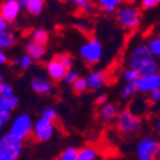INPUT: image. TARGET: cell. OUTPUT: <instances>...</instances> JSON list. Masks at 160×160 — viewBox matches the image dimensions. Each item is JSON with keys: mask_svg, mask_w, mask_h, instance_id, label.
Here are the masks:
<instances>
[{"mask_svg": "<svg viewBox=\"0 0 160 160\" xmlns=\"http://www.w3.org/2000/svg\"><path fill=\"white\" fill-rule=\"evenodd\" d=\"M128 68L137 71L141 77L160 73V64L148 44H138L132 49L128 57Z\"/></svg>", "mask_w": 160, "mask_h": 160, "instance_id": "1", "label": "cell"}, {"mask_svg": "<svg viewBox=\"0 0 160 160\" xmlns=\"http://www.w3.org/2000/svg\"><path fill=\"white\" fill-rule=\"evenodd\" d=\"M115 18H117V22L124 30L133 31L140 26V21H141L140 8L132 3H123L118 8L115 13Z\"/></svg>", "mask_w": 160, "mask_h": 160, "instance_id": "2", "label": "cell"}, {"mask_svg": "<svg viewBox=\"0 0 160 160\" xmlns=\"http://www.w3.org/2000/svg\"><path fill=\"white\" fill-rule=\"evenodd\" d=\"M117 126H118V129L121 131L123 135L133 136V135H137L141 131L142 121L140 117L135 115L129 109H126L118 114Z\"/></svg>", "mask_w": 160, "mask_h": 160, "instance_id": "3", "label": "cell"}, {"mask_svg": "<svg viewBox=\"0 0 160 160\" xmlns=\"http://www.w3.org/2000/svg\"><path fill=\"white\" fill-rule=\"evenodd\" d=\"M32 131H33L32 118L28 114H19L12 122L9 132L21 141H26L30 137H32Z\"/></svg>", "mask_w": 160, "mask_h": 160, "instance_id": "4", "label": "cell"}, {"mask_svg": "<svg viewBox=\"0 0 160 160\" xmlns=\"http://www.w3.org/2000/svg\"><path fill=\"white\" fill-rule=\"evenodd\" d=\"M23 151V141L7 132L0 137V154L9 158H19Z\"/></svg>", "mask_w": 160, "mask_h": 160, "instance_id": "5", "label": "cell"}, {"mask_svg": "<svg viewBox=\"0 0 160 160\" xmlns=\"http://www.w3.org/2000/svg\"><path fill=\"white\" fill-rule=\"evenodd\" d=\"M159 148V141L151 136H145L136 145L137 160H155Z\"/></svg>", "mask_w": 160, "mask_h": 160, "instance_id": "6", "label": "cell"}, {"mask_svg": "<svg viewBox=\"0 0 160 160\" xmlns=\"http://www.w3.org/2000/svg\"><path fill=\"white\" fill-rule=\"evenodd\" d=\"M79 54L82 59L88 64H96L101 60L102 57V45L99 40L96 38H90L86 41L81 49H79Z\"/></svg>", "mask_w": 160, "mask_h": 160, "instance_id": "7", "label": "cell"}, {"mask_svg": "<svg viewBox=\"0 0 160 160\" xmlns=\"http://www.w3.org/2000/svg\"><path fill=\"white\" fill-rule=\"evenodd\" d=\"M54 132H55V124L45 119L44 117H40L33 124L32 138L36 140L37 142H45L54 136Z\"/></svg>", "mask_w": 160, "mask_h": 160, "instance_id": "8", "label": "cell"}, {"mask_svg": "<svg viewBox=\"0 0 160 160\" xmlns=\"http://www.w3.org/2000/svg\"><path fill=\"white\" fill-rule=\"evenodd\" d=\"M18 96L10 85L4 83L0 86V109L12 113V110H14L18 106Z\"/></svg>", "mask_w": 160, "mask_h": 160, "instance_id": "9", "label": "cell"}, {"mask_svg": "<svg viewBox=\"0 0 160 160\" xmlns=\"http://www.w3.org/2000/svg\"><path fill=\"white\" fill-rule=\"evenodd\" d=\"M160 90V73L152 76L140 77L137 82V91L141 94H151V92Z\"/></svg>", "mask_w": 160, "mask_h": 160, "instance_id": "10", "label": "cell"}, {"mask_svg": "<svg viewBox=\"0 0 160 160\" xmlns=\"http://www.w3.org/2000/svg\"><path fill=\"white\" fill-rule=\"evenodd\" d=\"M21 10L18 0H5L0 4V16L4 17L9 23L18 18Z\"/></svg>", "mask_w": 160, "mask_h": 160, "instance_id": "11", "label": "cell"}, {"mask_svg": "<svg viewBox=\"0 0 160 160\" xmlns=\"http://www.w3.org/2000/svg\"><path fill=\"white\" fill-rule=\"evenodd\" d=\"M46 72H48V76L50 77L51 81L60 82V81H63V79H64L67 69L55 58H52L51 60H49L46 63Z\"/></svg>", "mask_w": 160, "mask_h": 160, "instance_id": "12", "label": "cell"}, {"mask_svg": "<svg viewBox=\"0 0 160 160\" xmlns=\"http://www.w3.org/2000/svg\"><path fill=\"white\" fill-rule=\"evenodd\" d=\"M31 88L33 92L38 95H46L50 94L51 90H52V83L50 79L42 77V76H35L31 79Z\"/></svg>", "mask_w": 160, "mask_h": 160, "instance_id": "13", "label": "cell"}, {"mask_svg": "<svg viewBox=\"0 0 160 160\" xmlns=\"http://www.w3.org/2000/svg\"><path fill=\"white\" fill-rule=\"evenodd\" d=\"M106 82H108V76L102 71H95L91 72L87 77V83H88V88L91 91H98L100 88H102Z\"/></svg>", "mask_w": 160, "mask_h": 160, "instance_id": "14", "label": "cell"}, {"mask_svg": "<svg viewBox=\"0 0 160 160\" xmlns=\"http://www.w3.org/2000/svg\"><path fill=\"white\" fill-rule=\"evenodd\" d=\"M118 115V108L117 105L113 102H106L100 106L99 109V118L102 122H109L112 119H114Z\"/></svg>", "mask_w": 160, "mask_h": 160, "instance_id": "15", "label": "cell"}, {"mask_svg": "<svg viewBox=\"0 0 160 160\" xmlns=\"http://www.w3.org/2000/svg\"><path fill=\"white\" fill-rule=\"evenodd\" d=\"M26 54L30 55L33 60H40L41 58H44L45 52H46V49L44 45H40V44H36L33 41H30L26 44Z\"/></svg>", "mask_w": 160, "mask_h": 160, "instance_id": "16", "label": "cell"}, {"mask_svg": "<svg viewBox=\"0 0 160 160\" xmlns=\"http://www.w3.org/2000/svg\"><path fill=\"white\" fill-rule=\"evenodd\" d=\"M121 2L119 0H99V2H96V7L102 10L104 13H106V14H113V13H117L118 8L121 7Z\"/></svg>", "mask_w": 160, "mask_h": 160, "instance_id": "17", "label": "cell"}, {"mask_svg": "<svg viewBox=\"0 0 160 160\" xmlns=\"http://www.w3.org/2000/svg\"><path fill=\"white\" fill-rule=\"evenodd\" d=\"M31 41L40 44V45H46L49 41V32L44 28H37L35 31H32L31 33Z\"/></svg>", "mask_w": 160, "mask_h": 160, "instance_id": "18", "label": "cell"}, {"mask_svg": "<svg viewBox=\"0 0 160 160\" xmlns=\"http://www.w3.org/2000/svg\"><path fill=\"white\" fill-rule=\"evenodd\" d=\"M16 45V36L9 31L0 32V49H10Z\"/></svg>", "mask_w": 160, "mask_h": 160, "instance_id": "19", "label": "cell"}, {"mask_svg": "<svg viewBox=\"0 0 160 160\" xmlns=\"http://www.w3.org/2000/svg\"><path fill=\"white\" fill-rule=\"evenodd\" d=\"M98 151L95 148L91 146H83L82 149L78 150V160H96Z\"/></svg>", "mask_w": 160, "mask_h": 160, "instance_id": "20", "label": "cell"}, {"mask_svg": "<svg viewBox=\"0 0 160 160\" xmlns=\"http://www.w3.org/2000/svg\"><path fill=\"white\" fill-rule=\"evenodd\" d=\"M44 5H45V3L42 0H28L26 10H27L31 16H38L40 13L44 10Z\"/></svg>", "mask_w": 160, "mask_h": 160, "instance_id": "21", "label": "cell"}, {"mask_svg": "<svg viewBox=\"0 0 160 160\" xmlns=\"http://www.w3.org/2000/svg\"><path fill=\"white\" fill-rule=\"evenodd\" d=\"M137 92V85H133V83H126L122 90H121V96L124 100H129L131 98H133Z\"/></svg>", "mask_w": 160, "mask_h": 160, "instance_id": "22", "label": "cell"}, {"mask_svg": "<svg viewBox=\"0 0 160 160\" xmlns=\"http://www.w3.org/2000/svg\"><path fill=\"white\" fill-rule=\"evenodd\" d=\"M140 77H141V76H140V73H138L137 71L131 69V68L124 69V72H123V79L126 81V83H133V85H137Z\"/></svg>", "mask_w": 160, "mask_h": 160, "instance_id": "23", "label": "cell"}, {"mask_svg": "<svg viewBox=\"0 0 160 160\" xmlns=\"http://www.w3.org/2000/svg\"><path fill=\"white\" fill-rule=\"evenodd\" d=\"M87 88H88V83H87V78L85 77H78L76 82L72 85V90L74 94H82Z\"/></svg>", "mask_w": 160, "mask_h": 160, "instance_id": "24", "label": "cell"}, {"mask_svg": "<svg viewBox=\"0 0 160 160\" xmlns=\"http://www.w3.org/2000/svg\"><path fill=\"white\" fill-rule=\"evenodd\" d=\"M54 58L64 67L67 71L72 69V67H73V58H72L69 54H67V52H60V54L55 55Z\"/></svg>", "mask_w": 160, "mask_h": 160, "instance_id": "25", "label": "cell"}, {"mask_svg": "<svg viewBox=\"0 0 160 160\" xmlns=\"http://www.w3.org/2000/svg\"><path fill=\"white\" fill-rule=\"evenodd\" d=\"M58 160H78V149L67 148L58 158Z\"/></svg>", "mask_w": 160, "mask_h": 160, "instance_id": "26", "label": "cell"}, {"mask_svg": "<svg viewBox=\"0 0 160 160\" xmlns=\"http://www.w3.org/2000/svg\"><path fill=\"white\" fill-rule=\"evenodd\" d=\"M21 69H23V71H26V69H28L33 64V59L30 57V55H27V54H23L18 60H16L14 62Z\"/></svg>", "mask_w": 160, "mask_h": 160, "instance_id": "27", "label": "cell"}, {"mask_svg": "<svg viewBox=\"0 0 160 160\" xmlns=\"http://www.w3.org/2000/svg\"><path fill=\"white\" fill-rule=\"evenodd\" d=\"M72 3L76 7H78L81 10H83L85 13H87V14H90V13H92V10H94V4L88 2V0H76V2H72Z\"/></svg>", "mask_w": 160, "mask_h": 160, "instance_id": "28", "label": "cell"}, {"mask_svg": "<svg viewBox=\"0 0 160 160\" xmlns=\"http://www.w3.org/2000/svg\"><path fill=\"white\" fill-rule=\"evenodd\" d=\"M148 45H149V48L152 52V55L160 60V36L150 40V42Z\"/></svg>", "mask_w": 160, "mask_h": 160, "instance_id": "29", "label": "cell"}, {"mask_svg": "<svg viewBox=\"0 0 160 160\" xmlns=\"http://www.w3.org/2000/svg\"><path fill=\"white\" fill-rule=\"evenodd\" d=\"M42 117L45 119H48V121L54 123L57 119H58V112H57L55 108H45L42 110Z\"/></svg>", "mask_w": 160, "mask_h": 160, "instance_id": "30", "label": "cell"}, {"mask_svg": "<svg viewBox=\"0 0 160 160\" xmlns=\"http://www.w3.org/2000/svg\"><path fill=\"white\" fill-rule=\"evenodd\" d=\"M79 76H78V73L74 71V69H69V71H67V73H65V76H64V79L63 81L65 82V83H68V85H73L74 82H76V79L78 78Z\"/></svg>", "mask_w": 160, "mask_h": 160, "instance_id": "31", "label": "cell"}, {"mask_svg": "<svg viewBox=\"0 0 160 160\" xmlns=\"http://www.w3.org/2000/svg\"><path fill=\"white\" fill-rule=\"evenodd\" d=\"M10 121V113L5 112L3 109H0V132H2L3 127Z\"/></svg>", "mask_w": 160, "mask_h": 160, "instance_id": "32", "label": "cell"}, {"mask_svg": "<svg viewBox=\"0 0 160 160\" xmlns=\"http://www.w3.org/2000/svg\"><path fill=\"white\" fill-rule=\"evenodd\" d=\"M160 4L159 0H142L141 2V8L142 9H152Z\"/></svg>", "mask_w": 160, "mask_h": 160, "instance_id": "33", "label": "cell"}, {"mask_svg": "<svg viewBox=\"0 0 160 160\" xmlns=\"http://www.w3.org/2000/svg\"><path fill=\"white\" fill-rule=\"evenodd\" d=\"M149 100H150V102H152V104L159 102V101H160V90H156V91L151 92V94L149 95Z\"/></svg>", "mask_w": 160, "mask_h": 160, "instance_id": "34", "label": "cell"}, {"mask_svg": "<svg viewBox=\"0 0 160 160\" xmlns=\"http://www.w3.org/2000/svg\"><path fill=\"white\" fill-rule=\"evenodd\" d=\"M8 28H9V22L4 17L0 16V32H5L8 31Z\"/></svg>", "mask_w": 160, "mask_h": 160, "instance_id": "35", "label": "cell"}, {"mask_svg": "<svg viewBox=\"0 0 160 160\" xmlns=\"http://www.w3.org/2000/svg\"><path fill=\"white\" fill-rule=\"evenodd\" d=\"M106 100H108V94H100L96 98V104L104 105V104H106Z\"/></svg>", "mask_w": 160, "mask_h": 160, "instance_id": "36", "label": "cell"}, {"mask_svg": "<svg viewBox=\"0 0 160 160\" xmlns=\"http://www.w3.org/2000/svg\"><path fill=\"white\" fill-rule=\"evenodd\" d=\"M7 63H8V57L5 55V52L0 49V65L7 64Z\"/></svg>", "mask_w": 160, "mask_h": 160, "instance_id": "37", "label": "cell"}, {"mask_svg": "<svg viewBox=\"0 0 160 160\" xmlns=\"http://www.w3.org/2000/svg\"><path fill=\"white\" fill-rule=\"evenodd\" d=\"M18 2H19V7H21V9H26V8H27L28 0H18Z\"/></svg>", "mask_w": 160, "mask_h": 160, "instance_id": "38", "label": "cell"}, {"mask_svg": "<svg viewBox=\"0 0 160 160\" xmlns=\"http://www.w3.org/2000/svg\"><path fill=\"white\" fill-rule=\"evenodd\" d=\"M0 160H18V159H17V158H9V156H3V155H2Z\"/></svg>", "mask_w": 160, "mask_h": 160, "instance_id": "39", "label": "cell"}, {"mask_svg": "<svg viewBox=\"0 0 160 160\" xmlns=\"http://www.w3.org/2000/svg\"><path fill=\"white\" fill-rule=\"evenodd\" d=\"M155 160H160V141H159V148H158V152H156V159Z\"/></svg>", "mask_w": 160, "mask_h": 160, "instance_id": "40", "label": "cell"}, {"mask_svg": "<svg viewBox=\"0 0 160 160\" xmlns=\"http://www.w3.org/2000/svg\"><path fill=\"white\" fill-rule=\"evenodd\" d=\"M5 82H4V76L2 74V72H0V86H2V85H4Z\"/></svg>", "mask_w": 160, "mask_h": 160, "instance_id": "41", "label": "cell"}, {"mask_svg": "<svg viewBox=\"0 0 160 160\" xmlns=\"http://www.w3.org/2000/svg\"><path fill=\"white\" fill-rule=\"evenodd\" d=\"M156 128H158V131H159V133H160V119H159L158 123H156Z\"/></svg>", "mask_w": 160, "mask_h": 160, "instance_id": "42", "label": "cell"}, {"mask_svg": "<svg viewBox=\"0 0 160 160\" xmlns=\"http://www.w3.org/2000/svg\"><path fill=\"white\" fill-rule=\"evenodd\" d=\"M0 158H2V154H0Z\"/></svg>", "mask_w": 160, "mask_h": 160, "instance_id": "43", "label": "cell"}]
</instances>
